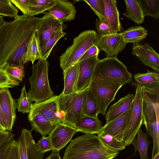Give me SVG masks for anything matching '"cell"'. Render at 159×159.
<instances>
[{"mask_svg":"<svg viewBox=\"0 0 159 159\" xmlns=\"http://www.w3.org/2000/svg\"><path fill=\"white\" fill-rule=\"evenodd\" d=\"M21 93L17 102V109L19 112L23 113H29L31 110V106L32 103L30 100L25 87L24 85L21 90Z\"/></svg>","mask_w":159,"mask_h":159,"instance_id":"cell-36","label":"cell"},{"mask_svg":"<svg viewBox=\"0 0 159 159\" xmlns=\"http://www.w3.org/2000/svg\"><path fill=\"white\" fill-rule=\"evenodd\" d=\"M119 153L105 145L95 134H85L71 140L63 159H113Z\"/></svg>","mask_w":159,"mask_h":159,"instance_id":"cell-2","label":"cell"},{"mask_svg":"<svg viewBox=\"0 0 159 159\" xmlns=\"http://www.w3.org/2000/svg\"><path fill=\"white\" fill-rule=\"evenodd\" d=\"M18 9L11 0H0V16L15 18L18 16Z\"/></svg>","mask_w":159,"mask_h":159,"instance_id":"cell-35","label":"cell"},{"mask_svg":"<svg viewBox=\"0 0 159 159\" xmlns=\"http://www.w3.org/2000/svg\"><path fill=\"white\" fill-rule=\"evenodd\" d=\"M40 22V18L24 15L5 21L0 28V67L7 64L23 65V55Z\"/></svg>","mask_w":159,"mask_h":159,"instance_id":"cell-1","label":"cell"},{"mask_svg":"<svg viewBox=\"0 0 159 159\" xmlns=\"http://www.w3.org/2000/svg\"><path fill=\"white\" fill-rule=\"evenodd\" d=\"M120 34L127 43H131L134 46L146 37L148 31L144 27L138 25L130 27Z\"/></svg>","mask_w":159,"mask_h":159,"instance_id":"cell-26","label":"cell"},{"mask_svg":"<svg viewBox=\"0 0 159 159\" xmlns=\"http://www.w3.org/2000/svg\"><path fill=\"white\" fill-rule=\"evenodd\" d=\"M0 130L7 131L8 128L7 123L5 119L2 111L0 106Z\"/></svg>","mask_w":159,"mask_h":159,"instance_id":"cell-47","label":"cell"},{"mask_svg":"<svg viewBox=\"0 0 159 159\" xmlns=\"http://www.w3.org/2000/svg\"><path fill=\"white\" fill-rule=\"evenodd\" d=\"M97 134L98 137L105 145L114 151L119 152L125 148L123 141H119L110 135L100 132Z\"/></svg>","mask_w":159,"mask_h":159,"instance_id":"cell-34","label":"cell"},{"mask_svg":"<svg viewBox=\"0 0 159 159\" xmlns=\"http://www.w3.org/2000/svg\"><path fill=\"white\" fill-rule=\"evenodd\" d=\"M30 16H34L49 11L56 3V0H30Z\"/></svg>","mask_w":159,"mask_h":159,"instance_id":"cell-32","label":"cell"},{"mask_svg":"<svg viewBox=\"0 0 159 159\" xmlns=\"http://www.w3.org/2000/svg\"><path fill=\"white\" fill-rule=\"evenodd\" d=\"M98 35L94 30L83 31L73 40V44L68 47L60 57V67L64 70L78 63L81 57L91 46H97Z\"/></svg>","mask_w":159,"mask_h":159,"instance_id":"cell-5","label":"cell"},{"mask_svg":"<svg viewBox=\"0 0 159 159\" xmlns=\"http://www.w3.org/2000/svg\"><path fill=\"white\" fill-rule=\"evenodd\" d=\"M135 95L128 94L110 106L105 114L106 123L130 110Z\"/></svg>","mask_w":159,"mask_h":159,"instance_id":"cell-23","label":"cell"},{"mask_svg":"<svg viewBox=\"0 0 159 159\" xmlns=\"http://www.w3.org/2000/svg\"><path fill=\"white\" fill-rule=\"evenodd\" d=\"M104 7L105 19L112 34L121 32L122 27L120 19L117 2L115 0H102Z\"/></svg>","mask_w":159,"mask_h":159,"instance_id":"cell-21","label":"cell"},{"mask_svg":"<svg viewBox=\"0 0 159 159\" xmlns=\"http://www.w3.org/2000/svg\"><path fill=\"white\" fill-rule=\"evenodd\" d=\"M58 102L61 122L75 128L81 118L82 92L66 95L61 93L58 95Z\"/></svg>","mask_w":159,"mask_h":159,"instance_id":"cell-7","label":"cell"},{"mask_svg":"<svg viewBox=\"0 0 159 159\" xmlns=\"http://www.w3.org/2000/svg\"><path fill=\"white\" fill-rule=\"evenodd\" d=\"M14 137L10 138L0 148V159H5L6 152L11 140Z\"/></svg>","mask_w":159,"mask_h":159,"instance_id":"cell-46","label":"cell"},{"mask_svg":"<svg viewBox=\"0 0 159 159\" xmlns=\"http://www.w3.org/2000/svg\"><path fill=\"white\" fill-rule=\"evenodd\" d=\"M39 60L37 63L33 65L32 74L29 78L30 88L27 93L31 101L36 103L50 99L54 93L49 84V63L47 59Z\"/></svg>","mask_w":159,"mask_h":159,"instance_id":"cell-4","label":"cell"},{"mask_svg":"<svg viewBox=\"0 0 159 159\" xmlns=\"http://www.w3.org/2000/svg\"><path fill=\"white\" fill-rule=\"evenodd\" d=\"M79 66L77 63L63 70L64 88L62 93L66 95L76 92Z\"/></svg>","mask_w":159,"mask_h":159,"instance_id":"cell-24","label":"cell"},{"mask_svg":"<svg viewBox=\"0 0 159 159\" xmlns=\"http://www.w3.org/2000/svg\"><path fill=\"white\" fill-rule=\"evenodd\" d=\"M124 84L119 79L93 76L88 88L96 100L99 114L105 115L108 106Z\"/></svg>","mask_w":159,"mask_h":159,"instance_id":"cell-3","label":"cell"},{"mask_svg":"<svg viewBox=\"0 0 159 159\" xmlns=\"http://www.w3.org/2000/svg\"><path fill=\"white\" fill-rule=\"evenodd\" d=\"M137 137L135 139L132 144L134 149V155L138 151L140 159H149L148 157V151L149 144L151 143L148 140V135L143 132L140 128L137 132Z\"/></svg>","mask_w":159,"mask_h":159,"instance_id":"cell-29","label":"cell"},{"mask_svg":"<svg viewBox=\"0 0 159 159\" xmlns=\"http://www.w3.org/2000/svg\"><path fill=\"white\" fill-rule=\"evenodd\" d=\"M127 44L120 33L103 36L98 35L97 46L105 52L106 57H117Z\"/></svg>","mask_w":159,"mask_h":159,"instance_id":"cell-13","label":"cell"},{"mask_svg":"<svg viewBox=\"0 0 159 159\" xmlns=\"http://www.w3.org/2000/svg\"><path fill=\"white\" fill-rule=\"evenodd\" d=\"M14 136L15 135L10 131L0 130V148L8 139Z\"/></svg>","mask_w":159,"mask_h":159,"instance_id":"cell-45","label":"cell"},{"mask_svg":"<svg viewBox=\"0 0 159 159\" xmlns=\"http://www.w3.org/2000/svg\"><path fill=\"white\" fill-rule=\"evenodd\" d=\"M95 28L99 36H103L112 34L106 20L102 21L97 19Z\"/></svg>","mask_w":159,"mask_h":159,"instance_id":"cell-43","label":"cell"},{"mask_svg":"<svg viewBox=\"0 0 159 159\" xmlns=\"http://www.w3.org/2000/svg\"><path fill=\"white\" fill-rule=\"evenodd\" d=\"M126 9L125 15L138 24L144 21L145 16L138 0H125Z\"/></svg>","mask_w":159,"mask_h":159,"instance_id":"cell-28","label":"cell"},{"mask_svg":"<svg viewBox=\"0 0 159 159\" xmlns=\"http://www.w3.org/2000/svg\"><path fill=\"white\" fill-rule=\"evenodd\" d=\"M31 130L23 129L18 139V146L20 159H43L44 153L38 150Z\"/></svg>","mask_w":159,"mask_h":159,"instance_id":"cell-12","label":"cell"},{"mask_svg":"<svg viewBox=\"0 0 159 159\" xmlns=\"http://www.w3.org/2000/svg\"><path fill=\"white\" fill-rule=\"evenodd\" d=\"M90 7L94 13L102 21L105 20L104 16L105 7L102 0H83Z\"/></svg>","mask_w":159,"mask_h":159,"instance_id":"cell-39","label":"cell"},{"mask_svg":"<svg viewBox=\"0 0 159 159\" xmlns=\"http://www.w3.org/2000/svg\"><path fill=\"white\" fill-rule=\"evenodd\" d=\"M61 29L52 35L44 45L39 49L40 59H47L57 41L66 35V33Z\"/></svg>","mask_w":159,"mask_h":159,"instance_id":"cell-31","label":"cell"},{"mask_svg":"<svg viewBox=\"0 0 159 159\" xmlns=\"http://www.w3.org/2000/svg\"><path fill=\"white\" fill-rule=\"evenodd\" d=\"M143 93L137 86L131 108L127 120L123 141L126 147L132 143L142 125V104Z\"/></svg>","mask_w":159,"mask_h":159,"instance_id":"cell-9","label":"cell"},{"mask_svg":"<svg viewBox=\"0 0 159 159\" xmlns=\"http://www.w3.org/2000/svg\"><path fill=\"white\" fill-rule=\"evenodd\" d=\"M20 81L11 77L4 67H0V89L13 87L20 84Z\"/></svg>","mask_w":159,"mask_h":159,"instance_id":"cell-38","label":"cell"},{"mask_svg":"<svg viewBox=\"0 0 159 159\" xmlns=\"http://www.w3.org/2000/svg\"><path fill=\"white\" fill-rule=\"evenodd\" d=\"M28 118L32 129L39 133L42 136L49 135L56 126L41 113L31 107Z\"/></svg>","mask_w":159,"mask_h":159,"instance_id":"cell-19","label":"cell"},{"mask_svg":"<svg viewBox=\"0 0 159 159\" xmlns=\"http://www.w3.org/2000/svg\"><path fill=\"white\" fill-rule=\"evenodd\" d=\"M55 5L48 12L61 22L74 20L76 10L75 7L70 1L56 0Z\"/></svg>","mask_w":159,"mask_h":159,"instance_id":"cell-22","label":"cell"},{"mask_svg":"<svg viewBox=\"0 0 159 159\" xmlns=\"http://www.w3.org/2000/svg\"><path fill=\"white\" fill-rule=\"evenodd\" d=\"M58 95L53 96L43 102L32 104L31 107L40 112L53 124L57 125L61 122L58 102Z\"/></svg>","mask_w":159,"mask_h":159,"instance_id":"cell-18","label":"cell"},{"mask_svg":"<svg viewBox=\"0 0 159 159\" xmlns=\"http://www.w3.org/2000/svg\"><path fill=\"white\" fill-rule=\"evenodd\" d=\"M102 127L98 117L85 116L76 123L75 128L85 134H97L101 132Z\"/></svg>","mask_w":159,"mask_h":159,"instance_id":"cell-25","label":"cell"},{"mask_svg":"<svg viewBox=\"0 0 159 159\" xmlns=\"http://www.w3.org/2000/svg\"><path fill=\"white\" fill-rule=\"evenodd\" d=\"M130 110L112 120L106 123L102 127L101 133L109 134L119 141H123L127 120Z\"/></svg>","mask_w":159,"mask_h":159,"instance_id":"cell-20","label":"cell"},{"mask_svg":"<svg viewBox=\"0 0 159 159\" xmlns=\"http://www.w3.org/2000/svg\"><path fill=\"white\" fill-rule=\"evenodd\" d=\"M46 159H61L59 155V151L55 150H52L51 154Z\"/></svg>","mask_w":159,"mask_h":159,"instance_id":"cell-48","label":"cell"},{"mask_svg":"<svg viewBox=\"0 0 159 159\" xmlns=\"http://www.w3.org/2000/svg\"><path fill=\"white\" fill-rule=\"evenodd\" d=\"M36 143L38 150L42 153L53 150L49 136L47 137L42 136Z\"/></svg>","mask_w":159,"mask_h":159,"instance_id":"cell-41","label":"cell"},{"mask_svg":"<svg viewBox=\"0 0 159 159\" xmlns=\"http://www.w3.org/2000/svg\"><path fill=\"white\" fill-rule=\"evenodd\" d=\"M12 3L19 9L23 15L30 16V0H11Z\"/></svg>","mask_w":159,"mask_h":159,"instance_id":"cell-42","label":"cell"},{"mask_svg":"<svg viewBox=\"0 0 159 159\" xmlns=\"http://www.w3.org/2000/svg\"><path fill=\"white\" fill-rule=\"evenodd\" d=\"M132 53L144 65L159 73V55L149 43L133 46Z\"/></svg>","mask_w":159,"mask_h":159,"instance_id":"cell-14","label":"cell"},{"mask_svg":"<svg viewBox=\"0 0 159 159\" xmlns=\"http://www.w3.org/2000/svg\"><path fill=\"white\" fill-rule=\"evenodd\" d=\"M145 16H151L156 20L159 16V0H138Z\"/></svg>","mask_w":159,"mask_h":159,"instance_id":"cell-33","label":"cell"},{"mask_svg":"<svg viewBox=\"0 0 159 159\" xmlns=\"http://www.w3.org/2000/svg\"><path fill=\"white\" fill-rule=\"evenodd\" d=\"M5 159H20L18 141L13 138L11 140L7 151Z\"/></svg>","mask_w":159,"mask_h":159,"instance_id":"cell-40","label":"cell"},{"mask_svg":"<svg viewBox=\"0 0 159 159\" xmlns=\"http://www.w3.org/2000/svg\"><path fill=\"white\" fill-rule=\"evenodd\" d=\"M152 159H159V152L155 155Z\"/></svg>","mask_w":159,"mask_h":159,"instance_id":"cell-50","label":"cell"},{"mask_svg":"<svg viewBox=\"0 0 159 159\" xmlns=\"http://www.w3.org/2000/svg\"><path fill=\"white\" fill-rule=\"evenodd\" d=\"M95 55L78 62L79 66L76 92H82L88 88L99 60Z\"/></svg>","mask_w":159,"mask_h":159,"instance_id":"cell-15","label":"cell"},{"mask_svg":"<svg viewBox=\"0 0 159 159\" xmlns=\"http://www.w3.org/2000/svg\"><path fill=\"white\" fill-rule=\"evenodd\" d=\"M134 79L143 93H147L155 100H159V74L147 70L145 73H138Z\"/></svg>","mask_w":159,"mask_h":159,"instance_id":"cell-11","label":"cell"},{"mask_svg":"<svg viewBox=\"0 0 159 159\" xmlns=\"http://www.w3.org/2000/svg\"><path fill=\"white\" fill-rule=\"evenodd\" d=\"M5 22L3 16H0V28Z\"/></svg>","mask_w":159,"mask_h":159,"instance_id":"cell-49","label":"cell"},{"mask_svg":"<svg viewBox=\"0 0 159 159\" xmlns=\"http://www.w3.org/2000/svg\"><path fill=\"white\" fill-rule=\"evenodd\" d=\"M81 118L85 116L97 117L99 114L98 106L93 95L88 88L82 92Z\"/></svg>","mask_w":159,"mask_h":159,"instance_id":"cell-27","label":"cell"},{"mask_svg":"<svg viewBox=\"0 0 159 159\" xmlns=\"http://www.w3.org/2000/svg\"><path fill=\"white\" fill-rule=\"evenodd\" d=\"M78 132L75 128L62 123L57 125L49 135L53 150L59 151Z\"/></svg>","mask_w":159,"mask_h":159,"instance_id":"cell-17","label":"cell"},{"mask_svg":"<svg viewBox=\"0 0 159 159\" xmlns=\"http://www.w3.org/2000/svg\"><path fill=\"white\" fill-rule=\"evenodd\" d=\"M93 76L119 79L125 84L131 82L133 80L132 74L117 57H106L99 59Z\"/></svg>","mask_w":159,"mask_h":159,"instance_id":"cell-8","label":"cell"},{"mask_svg":"<svg viewBox=\"0 0 159 159\" xmlns=\"http://www.w3.org/2000/svg\"><path fill=\"white\" fill-rule=\"evenodd\" d=\"M7 74L13 79L21 81L25 77L24 65L7 64L4 66Z\"/></svg>","mask_w":159,"mask_h":159,"instance_id":"cell-37","label":"cell"},{"mask_svg":"<svg viewBox=\"0 0 159 159\" xmlns=\"http://www.w3.org/2000/svg\"><path fill=\"white\" fill-rule=\"evenodd\" d=\"M100 50L96 45H93L89 48L80 58L78 62L95 55H98Z\"/></svg>","mask_w":159,"mask_h":159,"instance_id":"cell-44","label":"cell"},{"mask_svg":"<svg viewBox=\"0 0 159 159\" xmlns=\"http://www.w3.org/2000/svg\"><path fill=\"white\" fill-rule=\"evenodd\" d=\"M0 106L7 123L8 130L12 131L16 118L17 102L11 95L8 88L0 89Z\"/></svg>","mask_w":159,"mask_h":159,"instance_id":"cell-16","label":"cell"},{"mask_svg":"<svg viewBox=\"0 0 159 159\" xmlns=\"http://www.w3.org/2000/svg\"><path fill=\"white\" fill-rule=\"evenodd\" d=\"M159 101H154L147 93H143L142 104L143 124L147 134L153 141L152 158L159 152Z\"/></svg>","mask_w":159,"mask_h":159,"instance_id":"cell-6","label":"cell"},{"mask_svg":"<svg viewBox=\"0 0 159 159\" xmlns=\"http://www.w3.org/2000/svg\"><path fill=\"white\" fill-rule=\"evenodd\" d=\"M40 58L39 48L36 34H34L29 43L22 58L24 65L29 61H31L33 65L34 61Z\"/></svg>","mask_w":159,"mask_h":159,"instance_id":"cell-30","label":"cell"},{"mask_svg":"<svg viewBox=\"0 0 159 159\" xmlns=\"http://www.w3.org/2000/svg\"><path fill=\"white\" fill-rule=\"evenodd\" d=\"M41 22L36 34L39 49L54 33L65 27L63 23L48 12L40 18Z\"/></svg>","mask_w":159,"mask_h":159,"instance_id":"cell-10","label":"cell"}]
</instances>
